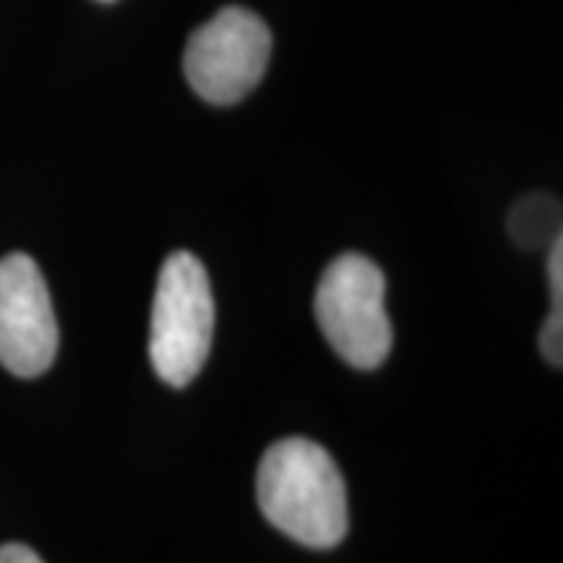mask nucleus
Masks as SVG:
<instances>
[{
	"label": "nucleus",
	"instance_id": "obj_1",
	"mask_svg": "<svg viewBox=\"0 0 563 563\" xmlns=\"http://www.w3.org/2000/svg\"><path fill=\"white\" fill-rule=\"evenodd\" d=\"M258 509L295 543L327 551L347 534V485L327 449L316 441L282 439L262 456Z\"/></svg>",
	"mask_w": 563,
	"mask_h": 563
},
{
	"label": "nucleus",
	"instance_id": "obj_2",
	"mask_svg": "<svg viewBox=\"0 0 563 563\" xmlns=\"http://www.w3.org/2000/svg\"><path fill=\"white\" fill-rule=\"evenodd\" d=\"M214 340V295L194 253L175 251L162 264L152 306L150 357L165 384L188 386L199 376Z\"/></svg>",
	"mask_w": 563,
	"mask_h": 563
},
{
	"label": "nucleus",
	"instance_id": "obj_3",
	"mask_svg": "<svg viewBox=\"0 0 563 563\" xmlns=\"http://www.w3.org/2000/svg\"><path fill=\"white\" fill-rule=\"evenodd\" d=\"M384 300V272L363 253H342L321 274L316 321L352 368L373 371L389 357L394 334Z\"/></svg>",
	"mask_w": 563,
	"mask_h": 563
},
{
	"label": "nucleus",
	"instance_id": "obj_4",
	"mask_svg": "<svg viewBox=\"0 0 563 563\" xmlns=\"http://www.w3.org/2000/svg\"><path fill=\"white\" fill-rule=\"evenodd\" d=\"M269 58L272 32L266 21L241 5H228L191 34L183 70L201 100L235 104L264 79Z\"/></svg>",
	"mask_w": 563,
	"mask_h": 563
},
{
	"label": "nucleus",
	"instance_id": "obj_5",
	"mask_svg": "<svg viewBox=\"0 0 563 563\" xmlns=\"http://www.w3.org/2000/svg\"><path fill=\"white\" fill-rule=\"evenodd\" d=\"M58 355V321L40 266L26 253L0 258V365L34 378Z\"/></svg>",
	"mask_w": 563,
	"mask_h": 563
},
{
	"label": "nucleus",
	"instance_id": "obj_6",
	"mask_svg": "<svg viewBox=\"0 0 563 563\" xmlns=\"http://www.w3.org/2000/svg\"><path fill=\"white\" fill-rule=\"evenodd\" d=\"M509 232L522 249H543L561 238V207L545 194H530L509 214Z\"/></svg>",
	"mask_w": 563,
	"mask_h": 563
},
{
	"label": "nucleus",
	"instance_id": "obj_7",
	"mask_svg": "<svg viewBox=\"0 0 563 563\" xmlns=\"http://www.w3.org/2000/svg\"><path fill=\"white\" fill-rule=\"evenodd\" d=\"M540 350H543L545 361L561 368L563 357V308H553V313L548 316L543 332H540Z\"/></svg>",
	"mask_w": 563,
	"mask_h": 563
},
{
	"label": "nucleus",
	"instance_id": "obj_8",
	"mask_svg": "<svg viewBox=\"0 0 563 563\" xmlns=\"http://www.w3.org/2000/svg\"><path fill=\"white\" fill-rule=\"evenodd\" d=\"M548 282H551L553 308H563V238L548 245Z\"/></svg>",
	"mask_w": 563,
	"mask_h": 563
},
{
	"label": "nucleus",
	"instance_id": "obj_9",
	"mask_svg": "<svg viewBox=\"0 0 563 563\" xmlns=\"http://www.w3.org/2000/svg\"><path fill=\"white\" fill-rule=\"evenodd\" d=\"M0 563H42V559L32 548L21 543H9L0 545Z\"/></svg>",
	"mask_w": 563,
	"mask_h": 563
},
{
	"label": "nucleus",
	"instance_id": "obj_10",
	"mask_svg": "<svg viewBox=\"0 0 563 563\" xmlns=\"http://www.w3.org/2000/svg\"><path fill=\"white\" fill-rule=\"evenodd\" d=\"M104 3H110V0H104Z\"/></svg>",
	"mask_w": 563,
	"mask_h": 563
}]
</instances>
